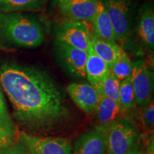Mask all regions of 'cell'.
I'll return each mask as SVG.
<instances>
[{"instance_id":"obj_1","label":"cell","mask_w":154,"mask_h":154,"mask_svg":"<svg viewBox=\"0 0 154 154\" xmlns=\"http://www.w3.org/2000/svg\"><path fill=\"white\" fill-rule=\"evenodd\" d=\"M0 85L10 101L14 119L36 134H47L67 120L64 96L49 74L16 63L0 66Z\"/></svg>"},{"instance_id":"obj_2","label":"cell","mask_w":154,"mask_h":154,"mask_svg":"<svg viewBox=\"0 0 154 154\" xmlns=\"http://www.w3.org/2000/svg\"><path fill=\"white\" fill-rule=\"evenodd\" d=\"M0 36L14 45L28 49L39 47L44 39L40 23L30 15L19 12L0 11Z\"/></svg>"},{"instance_id":"obj_3","label":"cell","mask_w":154,"mask_h":154,"mask_svg":"<svg viewBox=\"0 0 154 154\" xmlns=\"http://www.w3.org/2000/svg\"><path fill=\"white\" fill-rule=\"evenodd\" d=\"M106 128L107 154H126L140 142V134L128 118L121 117Z\"/></svg>"},{"instance_id":"obj_4","label":"cell","mask_w":154,"mask_h":154,"mask_svg":"<svg viewBox=\"0 0 154 154\" xmlns=\"http://www.w3.org/2000/svg\"><path fill=\"white\" fill-rule=\"evenodd\" d=\"M131 82L134 89L135 103L143 108L153 100V73L142 60L133 62Z\"/></svg>"},{"instance_id":"obj_5","label":"cell","mask_w":154,"mask_h":154,"mask_svg":"<svg viewBox=\"0 0 154 154\" xmlns=\"http://www.w3.org/2000/svg\"><path fill=\"white\" fill-rule=\"evenodd\" d=\"M117 42L123 44L131 32L130 0H103Z\"/></svg>"},{"instance_id":"obj_6","label":"cell","mask_w":154,"mask_h":154,"mask_svg":"<svg viewBox=\"0 0 154 154\" xmlns=\"http://www.w3.org/2000/svg\"><path fill=\"white\" fill-rule=\"evenodd\" d=\"M20 138L30 154H72L68 138L39 137L24 132L21 133Z\"/></svg>"},{"instance_id":"obj_7","label":"cell","mask_w":154,"mask_h":154,"mask_svg":"<svg viewBox=\"0 0 154 154\" xmlns=\"http://www.w3.org/2000/svg\"><path fill=\"white\" fill-rule=\"evenodd\" d=\"M91 35L86 22L69 19L58 28L57 39L61 43L88 52L91 46Z\"/></svg>"},{"instance_id":"obj_8","label":"cell","mask_w":154,"mask_h":154,"mask_svg":"<svg viewBox=\"0 0 154 154\" xmlns=\"http://www.w3.org/2000/svg\"><path fill=\"white\" fill-rule=\"evenodd\" d=\"M67 92L74 103L87 113L95 112L101 97L96 86L88 83H71L67 86Z\"/></svg>"},{"instance_id":"obj_9","label":"cell","mask_w":154,"mask_h":154,"mask_svg":"<svg viewBox=\"0 0 154 154\" xmlns=\"http://www.w3.org/2000/svg\"><path fill=\"white\" fill-rule=\"evenodd\" d=\"M72 154H107L105 127L99 126L80 136Z\"/></svg>"},{"instance_id":"obj_10","label":"cell","mask_w":154,"mask_h":154,"mask_svg":"<svg viewBox=\"0 0 154 154\" xmlns=\"http://www.w3.org/2000/svg\"><path fill=\"white\" fill-rule=\"evenodd\" d=\"M101 0H63L59 2L61 12L70 20L91 22Z\"/></svg>"},{"instance_id":"obj_11","label":"cell","mask_w":154,"mask_h":154,"mask_svg":"<svg viewBox=\"0 0 154 154\" xmlns=\"http://www.w3.org/2000/svg\"><path fill=\"white\" fill-rule=\"evenodd\" d=\"M57 50L62 62L70 74L79 78H86L85 66L88 52L57 42Z\"/></svg>"},{"instance_id":"obj_12","label":"cell","mask_w":154,"mask_h":154,"mask_svg":"<svg viewBox=\"0 0 154 154\" xmlns=\"http://www.w3.org/2000/svg\"><path fill=\"white\" fill-rule=\"evenodd\" d=\"M110 73V69L103 59H101L90 46L88 51L85 66L86 78L90 84L98 86Z\"/></svg>"},{"instance_id":"obj_13","label":"cell","mask_w":154,"mask_h":154,"mask_svg":"<svg viewBox=\"0 0 154 154\" xmlns=\"http://www.w3.org/2000/svg\"><path fill=\"white\" fill-rule=\"evenodd\" d=\"M91 46L96 54L105 61L109 69L124 53V49L118 43L99 38L94 34L91 35Z\"/></svg>"},{"instance_id":"obj_14","label":"cell","mask_w":154,"mask_h":154,"mask_svg":"<svg viewBox=\"0 0 154 154\" xmlns=\"http://www.w3.org/2000/svg\"><path fill=\"white\" fill-rule=\"evenodd\" d=\"M94 113L100 122V126L103 127H106L123 117L124 113L119 103L103 96H101Z\"/></svg>"},{"instance_id":"obj_15","label":"cell","mask_w":154,"mask_h":154,"mask_svg":"<svg viewBox=\"0 0 154 154\" xmlns=\"http://www.w3.org/2000/svg\"><path fill=\"white\" fill-rule=\"evenodd\" d=\"M91 22L94 36L118 43L103 0L100 2L97 13Z\"/></svg>"},{"instance_id":"obj_16","label":"cell","mask_w":154,"mask_h":154,"mask_svg":"<svg viewBox=\"0 0 154 154\" xmlns=\"http://www.w3.org/2000/svg\"><path fill=\"white\" fill-rule=\"evenodd\" d=\"M138 34L146 47L154 48V12L151 7L142 11L138 24Z\"/></svg>"},{"instance_id":"obj_17","label":"cell","mask_w":154,"mask_h":154,"mask_svg":"<svg viewBox=\"0 0 154 154\" xmlns=\"http://www.w3.org/2000/svg\"><path fill=\"white\" fill-rule=\"evenodd\" d=\"M43 0H0V11L2 13L38 9Z\"/></svg>"},{"instance_id":"obj_18","label":"cell","mask_w":154,"mask_h":154,"mask_svg":"<svg viewBox=\"0 0 154 154\" xmlns=\"http://www.w3.org/2000/svg\"><path fill=\"white\" fill-rule=\"evenodd\" d=\"M130 78L121 82L119 87V103L124 113L134 111L136 106Z\"/></svg>"},{"instance_id":"obj_19","label":"cell","mask_w":154,"mask_h":154,"mask_svg":"<svg viewBox=\"0 0 154 154\" xmlns=\"http://www.w3.org/2000/svg\"><path fill=\"white\" fill-rule=\"evenodd\" d=\"M133 62L130 57L125 52L113 63L110 68V72L119 82L126 80L131 76Z\"/></svg>"},{"instance_id":"obj_20","label":"cell","mask_w":154,"mask_h":154,"mask_svg":"<svg viewBox=\"0 0 154 154\" xmlns=\"http://www.w3.org/2000/svg\"><path fill=\"white\" fill-rule=\"evenodd\" d=\"M101 96H106L119 103L120 82L111 72L105 79L96 86ZM120 104V103H119Z\"/></svg>"},{"instance_id":"obj_21","label":"cell","mask_w":154,"mask_h":154,"mask_svg":"<svg viewBox=\"0 0 154 154\" xmlns=\"http://www.w3.org/2000/svg\"><path fill=\"white\" fill-rule=\"evenodd\" d=\"M0 126L17 136V128L9 115L1 85H0Z\"/></svg>"},{"instance_id":"obj_22","label":"cell","mask_w":154,"mask_h":154,"mask_svg":"<svg viewBox=\"0 0 154 154\" xmlns=\"http://www.w3.org/2000/svg\"><path fill=\"white\" fill-rule=\"evenodd\" d=\"M142 113V123L146 130L153 131L154 125V103L153 101L144 106Z\"/></svg>"},{"instance_id":"obj_23","label":"cell","mask_w":154,"mask_h":154,"mask_svg":"<svg viewBox=\"0 0 154 154\" xmlns=\"http://www.w3.org/2000/svg\"><path fill=\"white\" fill-rule=\"evenodd\" d=\"M16 136L0 126V150L16 144Z\"/></svg>"},{"instance_id":"obj_24","label":"cell","mask_w":154,"mask_h":154,"mask_svg":"<svg viewBox=\"0 0 154 154\" xmlns=\"http://www.w3.org/2000/svg\"><path fill=\"white\" fill-rule=\"evenodd\" d=\"M0 154H30L24 144L16 143L0 150Z\"/></svg>"},{"instance_id":"obj_25","label":"cell","mask_w":154,"mask_h":154,"mask_svg":"<svg viewBox=\"0 0 154 154\" xmlns=\"http://www.w3.org/2000/svg\"><path fill=\"white\" fill-rule=\"evenodd\" d=\"M126 154H144V151L142 149L141 142L137 144L134 149L131 150L129 152H128Z\"/></svg>"},{"instance_id":"obj_26","label":"cell","mask_w":154,"mask_h":154,"mask_svg":"<svg viewBox=\"0 0 154 154\" xmlns=\"http://www.w3.org/2000/svg\"><path fill=\"white\" fill-rule=\"evenodd\" d=\"M144 154H154V143L153 138L148 144L146 151H144Z\"/></svg>"},{"instance_id":"obj_27","label":"cell","mask_w":154,"mask_h":154,"mask_svg":"<svg viewBox=\"0 0 154 154\" xmlns=\"http://www.w3.org/2000/svg\"><path fill=\"white\" fill-rule=\"evenodd\" d=\"M57 1L58 2H61V1H63V0H57Z\"/></svg>"}]
</instances>
